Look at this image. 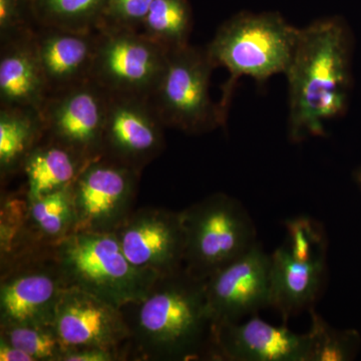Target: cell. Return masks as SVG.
I'll return each mask as SVG.
<instances>
[{
  "label": "cell",
  "instance_id": "obj_1",
  "mask_svg": "<svg viewBox=\"0 0 361 361\" xmlns=\"http://www.w3.org/2000/svg\"><path fill=\"white\" fill-rule=\"evenodd\" d=\"M353 37L341 18L318 20L299 30L286 75L288 137L294 144L324 137L325 123L348 106Z\"/></svg>",
  "mask_w": 361,
  "mask_h": 361
},
{
  "label": "cell",
  "instance_id": "obj_2",
  "mask_svg": "<svg viewBox=\"0 0 361 361\" xmlns=\"http://www.w3.org/2000/svg\"><path fill=\"white\" fill-rule=\"evenodd\" d=\"M205 281L182 269L157 278L146 295L123 306L130 360H213Z\"/></svg>",
  "mask_w": 361,
  "mask_h": 361
},
{
  "label": "cell",
  "instance_id": "obj_3",
  "mask_svg": "<svg viewBox=\"0 0 361 361\" xmlns=\"http://www.w3.org/2000/svg\"><path fill=\"white\" fill-rule=\"evenodd\" d=\"M299 30L277 13H241L220 26L205 47L214 68L229 71L230 78L218 103L226 122L240 78H252L264 84L273 75L286 73Z\"/></svg>",
  "mask_w": 361,
  "mask_h": 361
},
{
  "label": "cell",
  "instance_id": "obj_4",
  "mask_svg": "<svg viewBox=\"0 0 361 361\" xmlns=\"http://www.w3.org/2000/svg\"><path fill=\"white\" fill-rule=\"evenodd\" d=\"M54 250L68 287L120 308L142 298L160 277L133 264L115 233H73Z\"/></svg>",
  "mask_w": 361,
  "mask_h": 361
},
{
  "label": "cell",
  "instance_id": "obj_5",
  "mask_svg": "<svg viewBox=\"0 0 361 361\" xmlns=\"http://www.w3.org/2000/svg\"><path fill=\"white\" fill-rule=\"evenodd\" d=\"M329 238L322 223L300 216L285 222V238L270 254V308L284 323L314 308L327 272Z\"/></svg>",
  "mask_w": 361,
  "mask_h": 361
},
{
  "label": "cell",
  "instance_id": "obj_6",
  "mask_svg": "<svg viewBox=\"0 0 361 361\" xmlns=\"http://www.w3.org/2000/svg\"><path fill=\"white\" fill-rule=\"evenodd\" d=\"M184 270L206 280L257 243L255 223L234 197L215 193L182 211Z\"/></svg>",
  "mask_w": 361,
  "mask_h": 361
},
{
  "label": "cell",
  "instance_id": "obj_7",
  "mask_svg": "<svg viewBox=\"0 0 361 361\" xmlns=\"http://www.w3.org/2000/svg\"><path fill=\"white\" fill-rule=\"evenodd\" d=\"M214 68L206 47L189 44L168 52L165 71L149 97L166 128L201 135L225 125L209 90Z\"/></svg>",
  "mask_w": 361,
  "mask_h": 361
},
{
  "label": "cell",
  "instance_id": "obj_8",
  "mask_svg": "<svg viewBox=\"0 0 361 361\" xmlns=\"http://www.w3.org/2000/svg\"><path fill=\"white\" fill-rule=\"evenodd\" d=\"M66 288L54 247L1 261L0 326H54L56 306Z\"/></svg>",
  "mask_w": 361,
  "mask_h": 361
},
{
  "label": "cell",
  "instance_id": "obj_9",
  "mask_svg": "<svg viewBox=\"0 0 361 361\" xmlns=\"http://www.w3.org/2000/svg\"><path fill=\"white\" fill-rule=\"evenodd\" d=\"M167 61L168 51L140 32L99 28L92 80L110 94L149 97Z\"/></svg>",
  "mask_w": 361,
  "mask_h": 361
},
{
  "label": "cell",
  "instance_id": "obj_10",
  "mask_svg": "<svg viewBox=\"0 0 361 361\" xmlns=\"http://www.w3.org/2000/svg\"><path fill=\"white\" fill-rule=\"evenodd\" d=\"M141 173L99 157L82 169L71 192L75 231L114 233L134 211Z\"/></svg>",
  "mask_w": 361,
  "mask_h": 361
},
{
  "label": "cell",
  "instance_id": "obj_11",
  "mask_svg": "<svg viewBox=\"0 0 361 361\" xmlns=\"http://www.w3.org/2000/svg\"><path fill=\"white\" fill-rule=\"evenodd\" d=\"M165 128L149 97L109 92L102 157L142 174L165 149Z\"/></svg>",
  "mask_w": 361,
  "mask_h": 361
},
{
  "label": "cell",
  "instance_id": "obj_12",
  "mask_svg": "<svg viewBox=\"0 0 361 361\" xmlns=\"http://www.w3.org/2000/svg\"><path fill=\"white\" fill-rule=\"evenodd\" d=\"M109 92L90 80L47 97L42 111L45 137L87 160L102 157Z\"/></svg>",
  "mask_w": 361,
  "mask_h": 361
},
{
  "label": "cell",
  "instance_id": "obj_13",
  "mask_svg": "<svg viewBox=\"0 0 361 361\" xmlns=\"http://www.w3.org/2000/svg\"><path fill=\"white\" fill-rule=\"evenodd\" d=\"M213 324L238 322L270 308V254L257 242L205 281Z\"/></svg>",
  "mask_w": 361,
  "mask_h": 361
},
{
  "label": "cell",
  "instance_id": "obj_14",
  "mask_svg": "<svg viewBox=\"0 0 361 361\" xmlns=\"http://www.w3.org/2000/svg\"><path fill=\"white\" fill-rule=\"evenodd\" d=\"M114 233L123 253L137 267L159 276L184 269L186 237L182 211L137 209Z\"/></svg>",
  "mask_w": 361,
  "mask_h": 361
},
{
  "label": "cell",
  "instance_id": "obj_15",
  "mask_svg": "<svg viewBox=\"0 0 361 361\" xmlns=\"http://www.w3.org/2000/svg\"><path fill=\"white\" fill-rule=\"evenodd\" d=\"M54 327L66 350L99 348L125 351L130 360V329L122 308L68 287L56 306Z\"/></svg>",
  "mask_w": 361,
  "mask_h": 361
},
{
  "label": "cell",
  "instance_id": "obj_16",
  "mask_svg": "<svg viewBox=\"0 0 361 361\" xmlns=\"http://www.w3.org/2000/svg\"><path fill=\"white\" fill-rule=\"evenodd\" d=\"M213 360L312 361L310 331L299 334L251 316L245 322L213 324Z\"/></svg>",
  "mask_w": 361,
  "mask_h": 361
},
{
  "label": "cell",
  "instance_id": "obj_17",
  "mask_svg": "<svg viewBox=\"0 0 361 361\" xmlns=\"http://www.w3.org/2000/svg\"><path fill=\"white\" fill-rule=\"evenodd\" d=\"M99 30L35 26V42L49 96L92 80Z\"/></svg>",
  "mask_w": 361,
  "mask_h": 361
},
{
  "label": "cell",
  "instance_id": "obj_18",
  "mask_svg": "<svg viewBox=\"0 0 361 361\" xmlns=\"http://www.w3.org/2000/svg\"><path fill=\"white\" fill-rule=\"evenodd\" d=\"M49 96L35 30L0 42V106L42 114Z\"/></svg>",
  "mask_w": 361,
  "mask_h": 361
},
{
  "label": "cell",
  "instance_id": "obj_19",
  "mask_svg": "<svg viewBox=\"0 0 361 361\" xmlns=\"http://www.w3.org/2000/svg\"><path fill=\"white\" fill-rule=\"evenodd\" d=\"M89 160L77 152L44 137L23 164V191L30 200L68 189Z\"/></svg>",
  "mask_w": 361,
  "mask_h": 361
},
{
  "label": "cell",
  "instance_id": "obj_20",
  "mask_svg": "<svg viewBox=\"0 0 361 361\" xmlns=\"http://www.w3.org/2000/svg\"><path fill=\"white\" fill-rule=\"evenodd\" d=\"M42 114L35 110L0 106V180L20 174L32 149L44 139Z\"/></svg>",
  "mask_w": 361,
  "mask_h": 361
},
{
  "label": "cell",
  "instance_id": "obj_21",
  "mask_svg": "<svg viewBox=\"0 0 361 361\" xmlns=\"http://www.w3.org/2000/svg\"><path fill=\"white\" fill-rule=\"evenodd\" d=\"M192 28L188 0H154L139 32L170 52L190 44Z\"/></svg>",
  "mask_w": 361,
  "mask_h": 361
},
{
  "label": "cell",
  "instance_id": "obj_22",
  "mask_svg": "<svg viewBox=\"0 0 361 361\" xmlns=\"http://www.w3.org/2000/svg\"><path fill=\"white\" fill-rule=\"evenodd\" d=\"M35 25L90 32L99 30L106 0H30Z\"/></svg>",
  "mask_w": 361,
  "mask_h": 361
},
{
  "label": "cell",
  "instance_id": "obj_23",
  "mask_svg": "<svg viewBox=\"0 0 361 361\" xmlns=\"http://www.w3.org/2000/svg\"><path fill=\"white\" fill-rule=\"evenodd\" d=\"M311 314V336L313 337L312 361H350L361 348L360 332L355 329H334L314 308Z\"/></svg>",
  "mask_w": 361,
  "mask_h": 361
},
{
  "label": "cell",
  "instance_id": "obj_24",
  "mask_svg": "<svg viewBox=\"0 0 361 361\" xmlns=\"http://www.w3.org/2000/svg\"><path fill=\"white\" fill-rule=\"evenodd\" d=\"M0 337L23 349L35 361H63L68 351L54 326L7 325L0 326Z\"/></svg>",
  "mask_w": 361,
  "mask_h": 361
},
{
  "label": "cell",
  "instance_id": "obj_25",
  "mask_svg": "<svg viewBox=\"0 0 361 361\" xmlns=\"http://www.w3.org/2000/svg\"><path fill=\"white\" fill-rule=\"evenodd\" d=\"M153 1L154 0H106L99 28L139 32Z\"/></svg>",
  "mask_w": 361,
  "mask_h": 361
},
{
  "label": "cell",
  "instance_id": "obj_26",
  "mask_svg": "<svg viewBox=\"0 0 361 361\" xmlns=\"http://www.w3.org/2000/svg\"><path fill=\"white\" fill-rule=\"evenodd\" d=\"M35 21L25 16L21 0H0V42L35 30Z\"/></svg>",
  "mask_w": 361,
  "mask_h": 361
},
{
  "label": "cell",
  "instance_id": "obj_27",
  "mask_svg": "<svg viewBox=\"0 0 361 361\" xmlns=\"http://www.w3.org/2000/svg\"><path fill=\"white\" fill-rule=\"evenodd\" d=\"M128 360H129V356L125 351L99 348L71 349V350L66 351L63 357V361H121Z\"/></svg>",
  "mask_w": 361,
  "mask_h": 361
},
{
  "label": "cell",
  "instance_id": "obj_28",
  "mask_svg": "<svg viewBox=\"0 0 361 361\" xmlns=\"http://www.w3.org/2000/svg\"><path fill=\"white\" fill-rule=\"evenodd\" d=\"M0 361H35L32 355L0 337Z\"/></svg>",
  "mask_w": 361,
  "mask_h": 361
},
{
  "label": "cell",
  "instance_id": "obj_29",
  "mask_svg": "<svg viewBox=\"0 0 361 361\" xmlns=\"http://www.w3.org/2000/svg\"><path fill=\"white\" fill-rule=\"evenodd\" d=\"M355 179L356 182H357L358 187H360L361 191V166L360 169H358L357 172H356Z\"/></svg>",
  "mask_w": 361,
  "mask_h": 361
}]
</instances>
